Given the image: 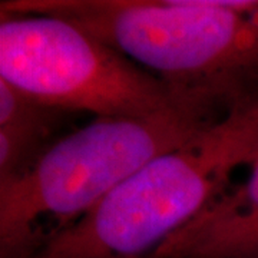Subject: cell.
Segmentation results:
<instances>
[{
  "label": "cell",
  "mask_w": 258,
  "mask_h": 258,
  "mask_svg": "<svg viewBox=\"0 0 258 258\" xmlns=\"http://www.w3.org/2000/svg\"><path fill=\"white\" fill-rule=\"evenodd\" d=\"M258 152V93L151 159L30 258H147L227 188Z\"/></svg>",
  "instance_id": "obj_3"
},
{
  "label": "cell",
  "mask_w": 258,
  "mask_h": 258,
  "mask_svg": "<svg viewBox=\"0 0 258 258\" xmlns=\"http://www.w3.org/2000/svg\"><path fill=\"white\" fill-rule=\"evenodd\" d=\"M63 113L0 79V181L20 175L42 155L40 148Z\"/></svg>",
  "instance_id": "obj_6"
},
{
  "label": "cell",
  "mask_w": 258,
  "mask_h": 258,
  "mask_svg": "<svg viewBox=\"0 0 258 258\" xmlns=\"http://www.w3.org/2000/svg\"><path fill=\"white\" fill-rule=\"evenodd\" d=\"M147 258H258V161Z\"/></svg>",
  "instance_id": "obj_5"
},
{
  "label": "cell",
  "mask_w": 258,
  "mask_h": 258,
  "mask_svg": "<svg viewBox=\"0 0 258 258\" xmlns=\"http://www.w3.org/2000/svg\"><path fill=\"white\" fill-rule=\"evenodd\" d=\"M255 161H258V152H257V155H255V158H254V162H255ZM254 162H252V164H254ZM252 164H251V165H252ZM249 165V166H251Z\"/></svg>",
  "instance_id": "obj_7"
},
{
  "label": "cell",
  "mask_w": 258,
  "mask_h": 258,
  "mask_svg": "<svg viewBox=\"0 0 258 258\" xmlns=\"http://www.w3.org/2000/svg\"><path fill=\"white\" fill-rule=\"evenodd\" d=\"M72 20L175 89L258 93V0H3Z\"/></svg>",
  "instance_id": "obj_2"
},
{
  "label": "cell",
  "mask_w": 258,
  "mask_h": 258,
  "mask_svg": "<svg viewBox=\"0 0 258 258\" xmlns=\"http://www.w3.org/2000/svg\"><path fill=\"white\" fill-rule=\"evenodd\" d=\"M234 103L221 93L192 89L149 115L96 118L52 144L20 175L0 181V257L30 258L42 217H55L62 228L79 220L151 159L182 145Z\"/></svg>",
  "instance_id": "obj_1"
},
{
  "label": "cell",
  "mask_w": 258,
  "mask_h": 258,
  "mask_svg": "<svg viewBox=\"0 0 258 258\" xmlns=\"http://www.w3.org/2000/svg\"><path fill=\"white\" fill-rule=\"evenodd\" d=\"M0 16V79L42 105L96 118L144 116L192 91L172 88L72 20Z\"/></svg>",
  "instance_id": "obj_4"
}]
</instances>
